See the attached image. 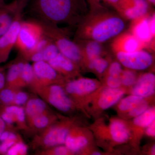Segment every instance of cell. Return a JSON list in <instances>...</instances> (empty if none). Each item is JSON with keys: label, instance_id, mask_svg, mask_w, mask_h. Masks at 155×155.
Returning <instances> with one entry per match:
<instances>
[{"label": "cell", "instance_id": "1", "mask_svg": "<svg viewBox=\"0 0 155 155\" xmlns=\"http://www.w3.org/2000/svg\"><path fill=\"white\" fill-rule=\"evenodd\" d=\"M126 25V19L109 7L90 8L75 28L73 40H90L103 44L122 33Z\"/></svg>", "mask_w": 155, "mask_h": 155}, {"label": "cell", "instance_id": "2", "mask_svg": "<svg viewBox=\"0 0 155 155\" xmlns=\"http://www.w3.org/2000/svg\"><path fill=\"white\" fill-rule=\"evenodd\" d=\"M25 8L33 19L75 28L89 11L86 0H29Z\"/></svg>", "mask_w": 155, "mask_h": 155}, {"label": "cell", "instance_id": "3", "mask_svg": "<svg viewBox=\"0 0 155 155\" xmlns=\"http://www.w3.org/2000/svg\"><path fill=\"white\" fill-rule=\"evenodd\" d=\"M35 19L41 26L44 35L55 45L60 53L83 69V57L81 51L77 43L69 38L67 31L58 25Z\"/></svg>", "mask_w": 155, "mask_h": 155}, {"label": "cell", "instance_id": "4", "mask_svg": "<svg viewBox=\"0 0 155 155\" xmlns=\"http://www.w3.org/2000/svg\"><path fill=\"white\" fill-rule=\"evenodd\" d=\"M75 124V120L72 118L59 119L46 129L35 134L31 143V147L41 150L64 144L69 130Z\"/></svg>", "mask_w": 155, "mask_h": 155}, {"label": "cell", "instance_id": "5", "mask_svg": "<svg viewBox=\"0 0 155 155\" xmlns=\"http://www.w3.org/2000/svg\"><path fill=\"white\" fill-rule=\"evenodd\" d=\"M31 91L48 105L62 113L69 114L78 109L75 103L65 91L64 85L62 84L39 87Z\"/></svg>", "mask_w": 155, "mask_h": 155}, {"label": "cell", "instance_id": "6", "mask_svg": "<svg viewBox=\"0 0 155 155\" xmlns=\"http://www.w3.org/2000/svg\"><path fill=\"white\" fill-rule=\"evenodd\" d=\"M93 130L98 138L110 142L117 145L130 140V131L128 122L118 118H111L107 125L98 124L94 125Z\"/></svg>", "mask_w": 155, "mask_h": 155}, {"label": "cell", "instance_id": "7", "mask_svg": "<svg viewBox=\"0 0 155 155\" xmlns=\"http://www.w3.org/2000/svg\"><path fill=\"white\" fill-rule=\"evenodd\" d=\"M127 91V89L123 87L112 88L101 86L85 100L81 109L91 104L87 107L93 113L106 110L116 104Z\"/></svg>", "mask_w": 155, "mask_h": 155}, {"label": "cell", "instance_id": "8", "mask_svg": "<svg viewBox=\"0 0 155 155\" xmlns=\"http://www.w3.org/2000/svg\"><path fill=\"white\" fill-rule=\"evenodd\" d=\"M102 85L101 83L97 79L78 77L67 81L64 87L78 109H80L85 100Z\"/></svg>", "mask_w": 155, "mask_h": 155}, {"label": "cell", "instance_id": "9", "mask_svg": "<svg viewBox=\"0 0 155 155\" xmlns=\"http://www.w3.org/2000/svg\"><path fill=\"white\" fill-rule=\"evenodd\" d=\"M43 35L41 26L35 19L23 20L15 45L18 53L24 55L35 46Z\"/></svg>", "mask_w": 155, "mask_h": 155}, {"label": "cell", "instance_id": "10", "mask_svg": "<svg viewBox=\"0 0 155 155\" xmlns=\"http://www.w3.org/2000/svg\"><path fill=\"white\" fill-rule=\"evenodd\" d=\"M117 61L123 67L135 71L148 69L153 63V56L144 49L132 52L122 51L114 52Z\"/></svg>", "mask_w": 155, "mask_h": 155}, {"label": "cell", "instance_id": "11", "mask_svg": "<svg viewBox=\"0 0 155 155\" xmlns=\"http://www.w3.org/2000/svg\"><path fill=\"white\" fill-rule=\"evenodd\" d=\"M91 139V132L75 124L69 130L64 145L73 154L86 153Z\"/></svg>", "mask_w": 155, "mask_h": 155}, {"label": "cell", "instance_id": "12", "mask_svg": "<svg viewBox=\"0 0 155 155\" xmlns=\"http://www.w3.org/2000/svg\"><path fill=\"white\" fill-rule=\"evenodd\" d=\"M114 9L124 19L131 21L151 13L146 0H119Z\"/></svg>", "mask_w": 155, "mask_h": 155}, {"label": "cell", "instance_id": "13", "mask_svg": "<svg viewBox=\"0 0 155 155\" xmlns=\"http://www.w3.org/2000/svg\"><path fill=\"white\" fill-rule=\"evenodd\" d=\"M32 65L37 83L36 87L33 89L51 84L64 85L67 81L48 62L45 61L34 62Z\"/></svg>", "mask_w": 155, "mask_h": 155}, {"label": "cell", "instance_id": "14", "mask_svg": "<svg viewBox=\"0 0 155 155\" xmlns=\"http://www.w3.org/2000/svg\"><path fill=\"white\" fill-rule=\"evenodd\" d=\"M29 0H14L0 8V36L8 30L20 14L24 13Z\"/></svg>", "mask_w": 155, "mask_h": 155}, {"label": "cell", "instance_id": "15", "mask_svg": "<svg viewBox=\"0 0 155 155\" xmlns=\"http://www.w3.org/2000/svg\"><path fill=\"white\" fill-rule=\"evenodd\" d=\"M23 13L19 15L8 30L0 36V64L7 61L15 47L23 20Z\"/></svg>", "mask_w": 155, "mask_h": 155}, {"label": "cell", "instance_id": "16", "mask_svg": "<svg viewBox=\"0 0 155 155\" xmlns=\"http://www.w3.org/2000/svg\"><path fill=\"white\" fill-rule=\"evenodd\" d=\"M151 13L132 20L129 32L143 44L146 48L153 50L155 37L152 35L149 25L150 16Z\"/></svg>", "mask_w": 155, "mask_h": 155}, {"label": "cell", "instance_id": "17", "mask_svg": "<svg viewBox=\"0 0 155 155\" xmlns=\"http://www.w3.org/2000/svg\"><path fill=\"white\" fill-rule=\"evenodd\" d=\"M48 63L67 81L80 76L81 69L79 66L61 53Z\"/></svg>", "mask_w": 155, "mask_h": 155}, {"label": "cell", "instance_id": "18", "mask_svg": "<svg viewBox=\"0 0 155 155\" xmlns=\"http://www.w3.org/2000/svg\"><path fill=\"white\" fill-rule=\"evenodd\" d=\"M132 119V122L128 123L130 131V140L136 145L139 142L147 126L155 120V107H150L143 114Z\"/></svg>", "mask_w": 155, "mask_h": 155}, {"label": "cell", "instance_id": "19", "mask_svg": "<svg viewBox=\"0 0 155 155\" xmlns=\"http://www.w3.org/2000/svg\"><path fill=\"white\" fill-rule=\"evenodd\" d=\"M155 75L153 72H147L139 75L137 80L130 88V94L150 98L154 94Z\"/></svg>", "mask_w": 155, "mask_h": 155}, {"label": "cell", "instance_id": "20", "mask_svg": "<svg viewBox=\"0 0 155 155\" xmlns=\"http://www.w3.org/2000/svg\"><path fill=\"white\" fill-rule=\"evenodd\" d=\"M114 38L111 45L114 52H132L146 48L143 44L129 32L121 33Z\"/></svg>", "mask_w": 155, "mask_h": 155}, {"label": "cell", "instance_id": "21", "mask_svg": "<svg viewBox=\"0 0 155 155\" xmlns=\"http://www.w3.org/2000/svg\"><path fill=\"white\" fill-rule=\"evenodd\" d=\"M73 40L78 45L82 53L84 66L85 63L87 61L107 55V51L102 43L90 40Z\"/></svg>", "mask_w": 155, "mask_h": 155}, {"label": "cell", "instance_id": "22", "mask_svg": "<svg viewBox=\"0 0 155 155\" xmlns=\"http://www.w3.org/2000/svg\"><path fill=\"white\" fill-rule=\"evenodd\" d=\"M26 61L18 53L16 58L7 65L5 86L21 89V76L22 68Z\"/></svg>", "mask_w": 155, "mask_h": 155}, {"label": "cell", "instance_id": "23", "mask_svg": "<svg viewBox=\"0 0 155 155\" xmlns=\"http://www.w3.org/2000/svg\"><path fill=\"white\" fill-rule=\"evenodd\" d=\"M59 116L50 109L34 117L27 123V132L36 134L41 132L58 121Z\"/></svg>", "mask_w": 155, "mask_h": 155}, {"label": "cell", "instance_id": "24", "mask_svg": "<svg viewBox=\"0 0 155 155\" xmlns=\"http://www.w3.org/2000/svg\"><path fill=\"white\" fill-rule=\"evenodd\" d=\"M48 105L40 97H30L24 106L26 122L35 116L49 110Z\"/></svg>", "mask_w": 155, "mask_h": 155}, {"label": "cell", "instance_id": "25", "mask_svg": "<svg viewBox=\"0 0 155 155\" xmlns=\"http://www.w3.org/2000/svg\"><path fill=\"white\" fill-rule=\"evenodd\" d=\"M59 53L58 48L51 40L40 51L30 56L27 61L33 63L39 61L48 62L55 57Z\"/></svg>", "mask_w": 155, "mask_h": 155}, {"label": "cell", "instance_id": "26", "mask_svg": "<svg viewBox=\"0 0 155 155\" xmlns=\"http://www.w3.org/2000/svg\"><path fill=\"white\" fill-rule=\"evenodd\" d=\"M109 60V58L104 57L96 58L85 63L84 69L92 71L99 77H104L110 64Z\"/></svg>", "mask_w": 155, "mask_h": 155}, {"label": "cell", "instance_id": "27", "mask_svg": "<svg viewBox=\"0 0 155 155\" xmlns=\"http://www.w3.org/2000/svg\"><path fill=\"white\" fill-rule=\"evenodd\" d=\"M144 98L135 95L130 94L121 99L116 104V110L119 115L123 117L131 109H133Z\"/></svg>", "mask_w": 155, "mask_h": 155}, {"label": "cell", "instance_id": "28", "mask_svg": "<svg viewBox=\"0 0 155 155\" xmlns=\"http://www.w3.org/2000/svg\"><path fill=\"white\" fill-rule=\"evenodd\" d=\"M36 80L32 64L25 61L21 76V88L28 87L32 89L36 86Z\"/></svg>", "mask_w": 155, "mask_h": 155}, {"label": "cell", "instance_id": "29", "mask_svg": "<svg viewBox=\"0 0 155 155\" xmlns=\"http://www.w3.org/2000/svg\"><path fill=\"white\" fill-rule=\"evenodd\" d=\"M7 113L14 114L16 128L27 132L28 130L24 107L11 105L7 109Z\"/></svg>", "mask_w": 155, "mask_h": 155}, {"label": "cell", "instance_id": "30", "mask_svg": "<svg viewBox=\"0 0 155 155\" xmlns=\"http://www.w3.org/2000/svg\"><path fill=\"white\" fill-rule=\"evenodd\" d=\"M138 76L135 70L127 68L123 69L120 76L122 87L126 89L131 88L135 84Z\"/></svg>", "mask_w": 155, "mask_h": 155}, {"label": "cell", "instance_id": "31", "mask_svg": "<svg viewBox=\"0 0 155 155\" xmlns=\"http://www.w3.org/2000/svg\"><path fill=\"white\" fill-rule=\"evenodd\" d=\"M19 89L5 86L0 91V105H13L15 94Z\"/></svg>", "mask_w": 155, "mask_h": 155}, {"label": "cell", "instance_id": "32", "mask_svg": "<svg viewBox=\"0 0 155 155\" xmlns=\"http://www.w3.org/2000/svg\"><path fill=\"white\" fill-rule=\"evenodd\" d=\"M35 153L39 155H74L64 144L51 147L46 149L37 150Z\"/></svg>", "mask_w": 155, "mask_h": 155}, {"label": "cell", "instance_id": "33", "mask_svg": "<svg viewBox=\"0 0 155 155\" xmlns=\"http://www.w3.org/2000/svg\"><path fill=\"white\" fill-rule=\"evenodd\" d=\"M147 98H148L143 99L138 104L125 114L123 116V118L128 119H133L143 114L150 107V101L147 100Z\"/></svg>", "mask_w": 155, "mask_h": 155}, {"label": "cell", "instance_id": "34", "mask_svg": "<svg viewBox=\"0 0 155 155\" xmlns=\"http://www.w3.org/2000/svg\"><path fill=\"white\" fill-rule=\"evenodd\" d=\"M28 147L22 141L17 142L9 148L6 155H25L28 152Z\"/></svg>", "mask_w": 155, "mask_h": 155}, {"label": "cell", "instance_id": "35", "mask_svg": "<svg viewBox=\"0 0 155 155\" xmlns=\"http://www.w3.org/2000/svg\"><path fill=\"white\" fill-rule=\"evenodd\" d=\"M122 64L118 61L110 62L105 75H110L114 77H119L123 70Z\"/></svg>", "mask_w": 155, "mask_h": 155}, {"label": "cell", "instance_id": "36", "mask_svg": "<svg viewBox=\"0 0 155 155\" xmlns=\"http://www.w3.org/2000/svg\"><path fill=\"white\" fill-rule=\"evenodd\" d=\"M29 97L30 96L28 93L26 92L22 91L21 89H19L15 94L12 105L24 107Z\"/></svg>", "mask_w": 155, "mask_h": 155}, {"label": "cell", "instance_id": "37", "mask_svg": "<svg viewBox=\"0 0 155 155\" xmlns=\"http://www.w3.org/2000/svg\"><path fill=\"white\" fill-rule=\"evenodd\" d=\"M88 5L89 8L97 7L98 6L104 5L106 7L109 6L114 9L119 0H86Z\"/></svg>", "mask_w": 155, "mask_h": 155}, {"label": "cell", "instance_id": "38", "mask_svg": "<svg viewBox=\"0 0 155 155\" xmlns=\"http://www.w3.org/2000/svg\"><path fill=\"white\" fill-rule=\"evenodd\" d=\"M104 86L112 88H117L122 87L120 77H114L110 75L104 76Z\"/></svg>", "mask_w": 155, "mask_h": 155}, {"label": "cell", "instance_id": "39", "mask_svg": "<svg viewBox=\"0 0 155 155\" xmlns=\"http://www.w3.org/2000/svg\"><path fill=\"white\" fill-rule=\"evenodd\" d=\"M144 133L149 137L154 138L155 136V120L147 126Z\"/></svg>", "mask_w": 155, "mask_h": 155}, {"label": "cell", "instance_id": "40", "mask_svg": "<svg viewBox=\"0 0 155 155\" xmlns=\"http://www.w3.org/2000/svg\"><path fill=\"white\" fill-rule=\"evenodd\" d=\"M6 68L0 66V91L5 86Z\"/></svg>", "mask_w": 155, "mask_h": 155}, {"label": "cell", "instance_id": "41", "mask_svg": "<svg viewBox=\"0 0 155 155\" xmlns=\"http://www.w3.org/2000/svg\"><path fill=\"white\" fill-rule=\"evenodd\" d=\"M6 129H9L7 125H6L5 122H4V120L0 116V137H1L3 132ZM9 130H10V129H9Z\"/></svg>", "mask_w": 155, "mask_h": 155}, {"label": "cell", "instance_id": "42", "mask_svg": "<svg viewBox=\"0 0 155 155\" xmlns=\"http://www.w3.org/2000/svg\"><path fill=\"white\" fill-rule=\"evenodd\" d=\"M146 1L150 6H153V7L155 6V0H146Z\"/></svg>", "mask_w": 155, "mask_h": 155}, {"label": "cell", "instance_id": "43", "mask_svg": "<svg viewBox=\"0 0 155 155\" xmlns=\"http://www.w3.org/2000/svg\"><path fill=\"white\" fill-rule=\"evenodd\" d=\"M6 3L5 2V0H0V8L2 7L3 6L5 5Z\"/></svg>", "mask_w": 155, "mask_h": 155}]
</instances>
